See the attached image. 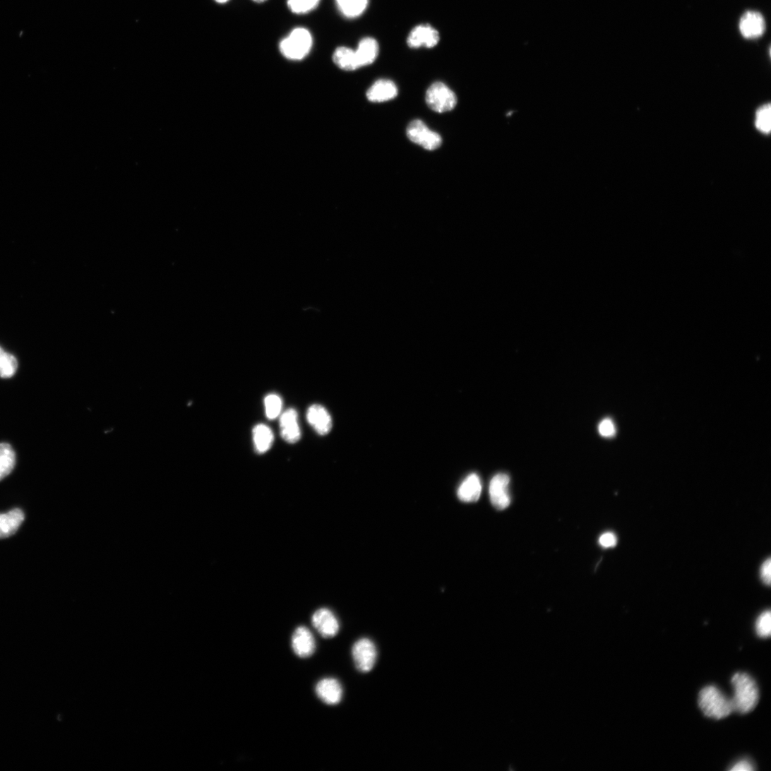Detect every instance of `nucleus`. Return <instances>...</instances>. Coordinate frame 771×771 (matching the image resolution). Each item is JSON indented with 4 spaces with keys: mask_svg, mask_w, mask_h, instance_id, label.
<instances>
[{
    "mask_svg": "<svg viewBox=\"0 0 771 771\" xmlns=\"http://www.w3.org/2000/svg\"><path fill=\"white\" fill-rule=\"evenodd\" d=\"M734 696L731 700L734 712L746 715L753 711L759 700V691L753 679L747 674L737 673L731 680Z\"/></svg>",
    "mask_w": 771,
    "mask_h": 771,
    "instance_id": "obj_1",
    "label": "nucleus"
},
{
    "mask_svg": "<svg viewBox=\"0 0 771 771\" xmlns=\"http://www.w3.org/2000/svg\"><path fill=\"white\" fill-rule=\"evenodd\" d=\"M698 705L703 714L710 718L722 719L734 712L731 698L715 686L703 688L698 695Z\"/></svg>",
    "mask_w": 771,
    "mask_h": 771,
    "instance_id": "obj_2",
    "label": "nucleus"
},
{
    "mask_svg": "<svg viewBox=\"0 0 771 771\" xmlns=\"http://www.w3.org/2000/svg\"><path fill=\"white\" fill-rule=\"evenodd\" d=\"M312 44L313 40L309 31L303 28H298L282 40L280 44V50L285 58L298 61L308 55Z\"/></svg>",
    "mask_w": 771,
    "mask_h": 771,
    "instance_id": "obj_3",
    "label": "nucleus"
},
{
    "mask_svg": "<svg viewBox=\"0 0 771 771\" xmlns=\"http://www.w3.org/2000/svg\"><path fill=\"white\" fill-rule=\"evenodd\" d=\"M427 105L434 112L444 113L452 111L457 105L455 92L442 83H435L430 86L426 94Z\"/></svg>",
    "mask_w": 771,
    "mask_h": 771,
    "instance_id": "obj_4",
    "label": "nucleus"
},
{
    "mask_svg": "<svg viewBox=\"0 0 771 771\" xmlns=\"http://www.w3.org/2000/svg\"><path fill=\"white\" fill-rule=\"evenodd\" d=\"M407 135L412 143L430 151L438 149L442 143L441 136L431 131L425 123L419 119H415L409 124Z\"/></svg>",
    "mask_w": 771,
    "mask_h": 771,
    "instance_id": "obj_5",
    "label": "nucleus"
},
{
    "mask_svg": "<svg viewBox=\"0 0 771 771\" xmlns=\"http://www.w3.org/2000/svg\"><path fill=\"white\" fill-rule=\"evenodd\" d=\"M356 668L361 673H369L374 667L377 659V650L373 642L369 638H361L354 645L352 650Z\"/></svg>",
    "mask_w": 771,
    "mask_h": 771,
    "instance_id": "obj_6",
    "label": "nucleus"
},
{
    "mask_svg": "<svg viewBox=\"0 0 771 771\" xmlns=\"http://www.w3.org/2000/svg\"><path fill=\"white\" fill-rule=\"evenodd\" d=\"M311 622L317 632L325 638L335 637L340 630L337 618L332 611L326 608L315 611L312 616Z\"/></svg>",
    "mask_w": 771,
    "mask_h": 771,
    "instance_id": "obj_7",
    "label": "nucleus"
},
{
    "mask_svg": "<svg viewBox=\"0 0 771 771\" xmlns=\"http://www.w3.org/2000/svg\"><path fill=\"white\" fill-rule=\"evenodd\" d=\"M509 482L510 478L505 474L496 475L490 482V499L493 506L498 510L506 508L510 503L508 489Z\"/></svg>",
    "mask_w": 771,
    "mask_h": 771,
    "instance_id": "obj_8",
    "label": "nucleus"
},
{
    "mask_svg": "<svg viewBox=\"0 0 771 771\" xmlns=\"http://www.w3.org/2000/svg\"><path fill=\"white\" fill-rule=\"evenodd\" d=\"M739 30L746 39L755 40L760 37L765 30L763 16L755 11L745 13L739 21Z\"/></svg>",
    "mask_w": 771,
    "mask_h": 771,
    "instance_id": "obj_9",
    "label": "nucleus"
},
{
    "mask_svg": "<svg viewBox=\"0 0 771 771\" xmlns=\"http://www.w3.org/2000/svg\"><path fill=\"white\" fill-rule=\"evenodd\" d=\"M292 647L296 655L300 658L312 656L315 652L316 642L310 630L305 626L298 627L292 635Z\"/></svg>",
    "mask_w": 771,
    "mask_h": 771,
    "instance_id": "obj_10",
    "label": "nucleus"
},
{
    "mask_svg": "<svg viewBox=\"0 0 771 771\" xmlns=\"http://www.w3.org/2000/svg\"><path fill=\"white\" fill-rule=\"evenodd\" d=\"M438 32L429 25H421L414 28L407 38V44L411 48L421 47H434L439 42Z\"/></svg>",
    "mask_w": 771,
    "mask_h": 771,
    "instance_id": "obj_11",
    "label": "nucleus"
},
{
    "mask_svg": "<svg viewBox=\"0 0 771 771\" xmlns=\"http://www.w3.org/2000/svg\"><path fill=\"white\" fill-rule=\"evenodd\" d=\"M316 694L323 702L328 705L340 703L343 697V688L340 681L327 678L318 681L315 688Z\"/></svg>",
    "mask_w": 771,
    "mask_h": 771,
    "instance_id": "obj_12",
    "label": "nucleus"
},
{
    "mask_svg": "<svg viewBox=\"0 0 771 771\" xmlns=\"http://www.w3.org/2000/svg\"><path fill=\"white\" fill-rule=\"evenodd\" d=\"M306 419L318 435L325 436L332 430V417L323 406H311L306 412Z\"/></svg>",
    "mask_w": 771,
    "mask_h": 771,
    "instance_id": "obj_13",
    "label": "nucleus"
},
{
    "mask_svg": "<svg viewBox=\"0 0 771 771\" xmlns=\"http://www.w3.org/2000/svg\"><path fill=\"white\" fill-rule=\"evenodd\" d=\"M280 432L282 438L289 443H295L301 438L298 415L295 410H286L280 418Z\"/></svg>",
    "mask_w": 771,
    "mask_h": 771,
    "instance_id": "obj_14",
    "label": "nucleus"
},
{
    "mask_svg": "<svg viewBox=\"0 0 771 771\" xmlns=\"http://www.w3.org/2000/svg\"><path fill=\"white\" fill-rule=\"evenodd\" d=\"M398 89L391 80H379L375 82L366 92L367 99L371 102H383L395 99Z\"/></svg>",
    "mask_w": 771,
    "mask_h": 771,
    "instance_id": "obj_15",
    "label": "nucleus"
},
{
    "mask_svg": "<svg viewBox=\"0 0 771 771\" xmlns=\"http://www.w3.org/2000/svg\"><path fill=\"white\" fill-rule=\"evenodd\" d=\"M25 520L24 513L16 508L6 513H0V539L15 534Z\"/></svg>",
    "mask_w": 771,
    "mask_h": 771,
    "instance_id": "obj_16",
    "label": "nucleus"
},
{
    "mask_svg": "<svg viewBox=\"0 0 771 771\" xmlns=\"http://www.w3.org/2000/svg\"><path fill=\"white\" fill-rule=\"evenodd\" d=\"M378 44L372 37L362 39L355 50L359 68L369 66L373 63L378 54Z\"/></svg>",
    "mask_w": 771,
    "mask_h": 771,
    "instance_id": "obj_17",
    "label": "nucleus"
},
{
    "mask_svg": "<svg viewBox=\"0 0 771 771\" xmlns=\"http://www.w3.org/2000/svg\"><path fill=\"white\" fill-rule=\"evenodd\" d=\"M482 489V486L479 476L472 474L460 485L458 495L463 502H476L481 496Z\"/></svg>",
    "mask_w": 771,
    "mask_h": 771,
    "instance_id": "obj_18",
    "label": "nucleus"
},
{
    "mask_svg": "<svg viewBox=\"0 0 771 771\" xmlns=\"http://www.w3.org/2000/svg\"><path fill=\"white\" fill-rule=\"evenodd\" d=\"M253 438L255 452L259 455L266 453L274 442V434L271 429L265 424H260L253 429Z\"/></svg>",
    "mask_w": 771,
    "mask_h": 771,
    "instance_id": "obj_19",
    "label": "nucleus"
},
{
    "mask_svg": "<svg viewBox=\"0 0 771 771\" xmlns=\"http://www.w3.org/2000/svg\"><path fill=\"white\" fill-rule=\"evenodd\" d=\"M333 61L337 67L345 71H354L360 68L355 50L347 47L337 48L333 54Z\"/></svg>",
    "mask_w": 771,
    "mask_h": 771,
    "instance_id": "obj_20",
    "label": "nucleus"
},
{
    "mask_svg": "<svg viewBox=\"0 0 771 771\" xmlns=\"http://www.w3.org/2000/svg\"><path fill=\"white\" fill-rule=\"evenodd\" d=\"M16 464V453L9 443H0V481L8 476Z\"/></svg>",
    "mask_w": 771,
    "mask_h": 771,
    "instance_id": "obj_21",
    "label": "nucleus"
},
{
    "mask_svg": "<svg viewBox=\"0 0 771 771\" xmlns=\"http://www.w3.org/2000/svg\"><path fill=\"white\" fill-rule=\"evenodd\" d=\"M340 11L348 18L360 16L366 9L369 0H336Z\"/></svg>",
    "mask_w": 771,
    "mask_h": 771,
    "instance_id": "obj_22",
    "label": "nucleus"
},
{
    "mask_svg": "<svg viewBox=\"0 0 771 771\" xmlns=\"http://www.w3.org/2000/svg\"><path fill=\"white\" fill-rule=\"evenodd\" d=\"M18 367V360L13 354L4 352L0 357V377L7 378L13 376Z\"/></svg>",
    "mask_w": 771,
    "mask_h": 771,
    "instance_id": "obj_23",
    "label": "nucleus"
},
{
    "mask_svg": "<svg viewBox=\"0 0 771 771\" xmlns=\"http://www.w3.org/2000/svg\"><path fill=\"white\" fill-rule=\"evenodd\" d=\"M770 105L767 104L760 107L756 112L755 126L760 132L764 134H768L770 131Z\"/></svg>",
    "mask_w": 771,
    "mask_h": 771,
    "instance_id": "obj_24",
    "label": "nucleus"
},
{
    "mask_svg": "<svg viewBox=\"0 0 771 771\" xmlns=\"http://www.w3.org/2000/svg\"><path fill=\"white\" fill-rule=\"evenodd\" d=\"M319 2L320 0H288L287 6L292 13L304 15L314 10Z\"/></svg>",
    "mask_w": 771,
    "mask_h": 771,
    "instance_id": "obj_25",
    "label": "nucleus"
},
{
    "mask_svg": "<svg viewBox=\"0 0 771 771\" xmlns=\"http://www.w3.org/2000/svg\"><path fill=\"white\" fill-rule=\"evenodd\" d=\"M265 405L268 419L274 420L280 416L282 408V400L280 396L275 394L268 395Z\"/></svg>",
    "mask_w": 771,
    "mask_h": 771,
    "instance_id": "obj_26",
    "label": "nucleus"
},
{
    "mask_svg": "<svg viewBox=\"0 0 771 771\" xmlns=\"http://www.w3.org/2000/svg\"><path fill=\"white\" fill-rule=\"evenodd\" d=\"M755 630L760 638H767L771 633V615L770 611L763 612L755 623Z\"/></svg>",
    "mask_w": 771,
    "mask_h": 771,
    "instance_id": "obj_27",
    "label": "nucleus"
},
{
    "mask_svg": "<svg viewBox=\"0 0 771 771\" xmlns=\"http://www.w3.org/2000/svg\"><path fill=\"white\" fill-rule=\"evenodd\" d=\"M599 431L600 434L604 437H611L616 434L615 426L609 419H604L600 423Z\"/></svg>",
    "mask_w": 771,
    "mask_h": 771,
    "instance_id": "obj_28",
    "label": "nucleus"
},
{
    "mask_svg": "<svg viewBox=\"0 0 771 771\" xmlns=\"http://www.w3.org/2000/svg\"><path fill=\"white\" fill-rule=\"evenodd\" d=\"M760 578L763 582L767 585H770L771 578V561L770 558L766 559L762 564L760 570Z\"/></svg>",
    "mask_w": 771,
    "mask_h": 771,
    "instance_id": "obj_29",
    "label": "nucleus"
},
{
    "mask_svg": "<svg viewBox=\"0 0 771 771\" xmlns=\"http://www.w3.org/2000/svg\"><path fill=\"white\" fill-rule=\"evenodd\" d=\"M617 544V538L616 535L612 532H607L604 534L599 538V544L603 548H612Z\"/></svg>",
    "mask_w": 771,
    "mask_h": 771,
    "instance_id": "obj_30",
    "label": "nucleus"
},
{
    "mask_svg": "<svg viewBox=\"0 0 771 771\" xmlns=\"http://www.w3.org/2000/svg\"><path fill=\"white\" fill-rule=\"evenodd\" d=\"M730 770L732 771H751L754 770V767L749 760H742L734 765Z\"/></svg>",
    "mask_w": 771,
    "mask_h": 771,
    "instance_id": "obj_31",
    "label": "nucleus"
},
{
    "mask_svg": "<svg viewBox=\"0 0 771 771\" xmlns=\"http://www.w3.org/2000/svg\"><path fill=\"white\" fill-rule=\"evenodd\" d=\"M215 1L219 4H225L229 1V0H215Z\"/></svg>",
    "mask_w": 771,
    "mask_h": 771,
    "instance_id": "obj_32",
    "label": "nucleus"
},
{
    "mask_svg": "<svg viewBox=\"0 0 771 771\" xmlns=\"http://www.w3.org/2000/svg\"><path fill=\"white\" fill-rule=\"evenodd\" d=\"M252 1H253V2L256 3V4H263V3L266 2L267 0H252Z\"/></svg>",
    "mask_w": 771,
    "mask_h": 771,
    "instance_id": "obj_33",
    "label": "nucleus"
},
{
    "mask_svg": "<svg viewBox=\"0 0 771 771\" xmlns=\"http://www.w3.org/2000/svg\"><path fill=\"white\" fill-rule=\"evenodd\" d=\"M4 352L5 351L4 350V349L1 347H0V357H1V355L4 354Z\"/></svg>",
    "mask_w": 771,
    "mask_h": 771,
    "instance_id": "obj_34",
    "label": "nucleus"
}]
</instances>
